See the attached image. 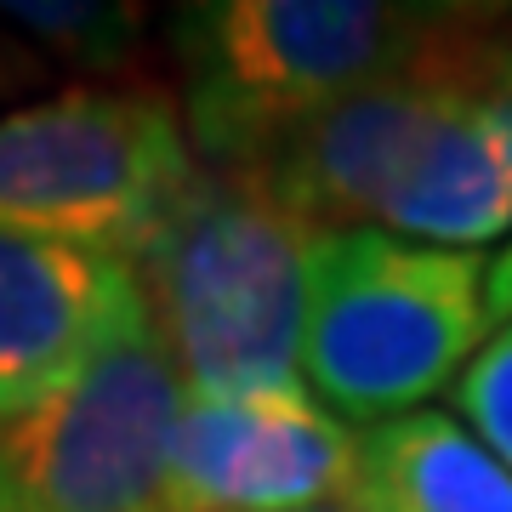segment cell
Listing matches in <instances>:
<instances>
[{
    "mask_svg": "<svg viewBox=\"0 0 512 512\" xmlns=\"http://www.w3.org/2000/svg\"><path fill=\"white\" fill-rule=\"evenodd\" d=\"M512 6L410 0H200L165 35L200 165H251L291 126L427 57L495 40Z\"/></svg>",
    "mask_w": 512,
    "mask_h": 512,
    "instance_id": "1",
    "label": "cell"
},
{
    "mask_svg": "<svg viewBox=\"0 0 512 512\" xmlns=\"http://www.w3.org/2000/svg\"><path fill=\"white\" fill-rule=\"evenodd\" d=\"M319 228L251 171L200 165L177 211L137 256L148 313L188 399L291 393L302 382L308 274Z\"/></svg>",
    "mask_w": 512,
    "mask_h": 512,
    "instance_id": "2",
    "label": "cell"
},
{
    "mask_svg": "<svg viewBox=\"0 0 512 512\" xmlns=\"http://www.w3.org/2000/svg\"><path fill=\"white\" fill-rule=\"evenodd\" d=\"M490 336V251H444L393 228L319 239L302 382L348 427L427 410Z\"/></svg>",
    "mask_w": 512,
    "mask_h": 512,
    "instance_id": "3",
    "label": "cell"
},
{
    "mask_svg": "<svg viewBox=\"0 0 512 512\" xmlns=\"http://www.w3.org/2000/svg\"><path fill=\"white\" fill-rule=\"evenodd\" d=\"M194 177L183 103L148 86H69L0 114V228L12 234L137 262Z\"/></svg>",
    "mask_w": 512,
    "mask_h": 512,
    "instance_id": "4",
    "label": "cell"
},
{
    "mask_svg": "<svg viewBox=\"0 0 512 512\" xmlns=\"http://www.w3.org/2000/svg\"><path fill=\"white\" fill-rule=\"evenodd\" d=\"M183 404L188 387L143 296L80 382L0 427V512H177Z\"/></svg>",
    "mask_w": 512,
    "mask_h": 512,
    "instance_id": "5",
    "label": "cell"
},
{
    "mask_svg": "<svg viewBox=\"0 0 512 512\" xmlns=\"http://www.w3.org/2000/svg\"><path fill=\"white\" fill-rule=\"evenodd\" d=\"M507 40L512 23L495 40L427 57L404 74H387L365 92L330 103L325 114L291 126L251 165H234V171H251L279 205H291L319 234L382 228L387 200L404 188V177L416 171V160L444 131V120L473 92L501 80Z\"/></svg>",
    "mask_w": 512,
    "mask_h": 512,
    "instance_id": "6",
    "label": "cell"
},
{
    "mask_svg": "<svg viewBox=\"0 0 512 512\" xmlns=\"http://www.w3.org/2000/svg\"><path fill=\"white\" fill-rule=\"evenodd\" d=\"M348 478L353 427L308 387L183 404L171 444L177 512H313L336 507Z\"/></svg>",
    "mask_w": 512,
    "mask_h": 512,
    "instance_id": "7",
    "label": "cell"
},
{
    "mask_svg": "<svg viewBox=\"0 0 512 512\" xmlns=\"http://www.w3.org/2000/svg\"><path fill=\"white\" fill-rule=\"evenodd\" d=\"M143 302L137 262L0 228V427L35 416Z\"/></svg>",
    "mask_w": 512,
    "mask_h": 512,
    "instance_id": "8",
    "label": "cell"
},
{
    "mask_svg": "<svg viewBox=\"0 0 512 512\" xmlns=\"http://www.w3.org/2000/svg\"><path fill=\"white\" fill-rule=\"evenodd\" d=\"M382 228L444 251L512 239V92L495 80L461 103L387 200Z\"/></svg>",
    "mask_w": 512,
    "mask_h": 512,
    "instance_id": "9",
    "label": "cell"
},
{
    "mask_svg": "<svg viewBox=\"0 0 512 512\" xmlns=\"http://www.w3.org/2000/svg\"><path fill=\"white\" fill-rule=\"evenodd\" d=\"M348 512H512V473L456 410L353 427Z\"/></svg>",
    "mask_w": 512,
    "mask_h": 512,
    "instance_id": "10",
    "label": "cell"
},
{
    "mask_svg": "<svg viewBox=\"0 0 512 512\" xmlns=\"http://www.w3.org/2000/svg\"><path fill=\"white\" fill-rule=\"evenodd\" d=\"M0 23L52 74H120L148 35L143 6H109V0H6Z\"/></svg>",
    "mask_w": 512,
    "mask_h": 512,
    "instance_id": "11",
    "label": "cell"
},
{
    "mask_svg": "<svg viewBox=\"0 0 512 512\" xmlns=\"http://www.w3.org/2000/svg\"><path fill=\"white\" fill-rule=\"evenodd\" d=\"M450 404L512 473V325L495 330L490 342L478 348V359L450 387Z\"/></svg>",
    "mask_w": 512,
    "mask_h": 512,
    "instance_id": "12",
    "label": "cell"
},
{
    "mask_svg": "<svg viewBox=\"0 0 512 512\" xmlns=\"http://www.w3.org/2000/svg\"><path fill=\"white\" fill-rule=\"evenodd\" d=\"M46 80H52V69H46V63H40V57L29 52L6 23H0V109L18 103L23 92H35V86H46Z\"/></svg>",
    "mask_w": 512,
    "mask_h": 512,
    "instance_id": "13",
    "label": "cell"
},
{
    "mask_svg": "<svg viewBox=\"0 0 512 512\" xmlns=\"http://www.w3.org/2000/svg\"><path fill=\"white\" fill-rule=\"evenodd\" d=\"M512 325V239L490 256V330Z\"/></svg>",
    "mask_w": 512,
    "mask_h": 512,
    "instance_id": "14",
    "label": "cell"
},
{
    "mask_svg": "<svg viewBox=\"0 0 512 512\" xmlns=\"http://www.w3.org/2000/svg\"><path fill=\"white\" fill-rule=\"evenodd\" d=\"M313 512H348V507H342V501H336V507H313Z\"/></svg>",
    "mask_w": 512,
    "mask_h": 512,
    "instance_id": "15",
    "label": "cell"
}]
</instances>
